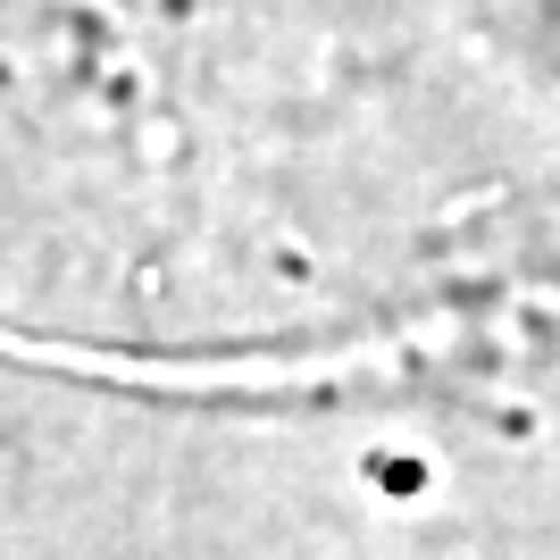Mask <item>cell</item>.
<instances>
[{"mask_svg": "<svg viewBox=\"0 0 560 560\" xmlns=\"http://www.w3.org/2000/svg\"><path fill=\"white\" fill-rule=\"evenodd\" d=\"M560 302V101L486 0H0V343L327 369Z\"/></svg>", "mask_w": 560, "mask_h": 560, "instance_id": "6da1fadb", "label": "cell"}]
</instances>
